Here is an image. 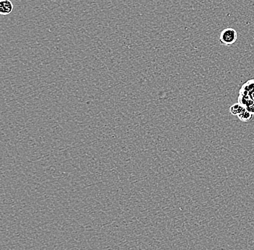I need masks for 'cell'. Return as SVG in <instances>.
<instances>
[{
  "label": "cell",
  "instance_id": "cell-5",
  "mask_svg": "<svg viewBox=\"0 0 254 250\" xmlns=\"http://www.w3.org/2000/svg\"><path fill=\"white\" fill-rule=\"evenodd\" d=\"M244 109L245 107L243 106V105L238 103H236V104L233 105V106H230V112L232 115H235V116H238V115H240V114L243 112V109Z\"/></svg>",
  "mask_w": 254,
  "mask_h": 250
},
{
  "label": "cell",
  "instance_id": "cell-1",
  "mask_svg": "<svg viewBox=\"0 0 254 250\" xmlns=\"http://www.w3.org/2000/svg\"><path fill=\"white\" fill-rule=\"evenodd\" d=\"M238 33L235 29L228 28L224 29L221 32L219 41L221 44L224 46H231L237 41Z\"/></svg>",
  "mask_w": 254,
  "mask_h": 250
},
{
  "label": "cell",
  "instance_id": "cell-2",
  "mask_svg": "<svg viewBox=\"0 0 254 250\" xmlns=\"http://www.w3.org/2000/svg\"><path fill=\"white\" fill-rule=\"evenodd\" d=\"M13 10V4L10 0H0V14L8 16Z\"/></svg>",
  "mask_w": 254,
  "mask_h": 250
},
{
  "label": "cell",
  "instance_id": "cell-4",
  "mask_svg": "<svg viewBox=\"0 0 254 250\" xmlns=\"http://www.w3.org/2000/svg\"><path fill=\"white\" fill-rule=\"evenodd\" d=\"M237 117L240 121H242V122H248L253 119L254 115L253 114L251 113L249 111H248L247 109L245 108V109H243V112H242L240 115H238Z\"/></svg>",
  "mask_w": 254,
  "mask_h": 250
},
{
  "label": "cell",
  "instance_id": "cell-7",
  "mask_svg": "<svg viewBox=\"0 0 254 250\" xmlns=\"http://www.w3.org/2000/svg\"><path fill=\"white\" fill-rule=\"evenodd\" d=\"M251 98H252L253 100H254V92L252 93V94L250 95Z\"/></svg>",
  "mask_w": 254,
  "mask_h": 250
},
{
  "label": "cell",
  "instance_id": "cell-3",
  "mask_svg": "<svg viewBox=\"0 0 254 250\" xmlns=\"http://www.w3.org/2000/svg\"><path fill=\"white\" fill-rule=\"evenodd\" d=\"M254 92V79L249 80L246 83L243 84L242 88H240V95H249L250 96L252 93Z\"/></svg>",
  "mask_w": 254,
  "mask_h": 250
},
{
  "label": "cell",
  "instance_id": "cell-6",
  "mask_svg": "<svg viewBox=\"0 0 254 250\" xmlns=\"http://www.w3.org/2000/svg\"><path fill=\"white\" fill-rule=\"evenodd\" d=\"M245 108H246L248 111H249L251 113L253 114L254 115V100H253V99L251 100L250 101H249V103L246 104V106H245Z\"/></svg>",
  "mask_w": 254,
  "mask_h": 250
}]
</instances>
